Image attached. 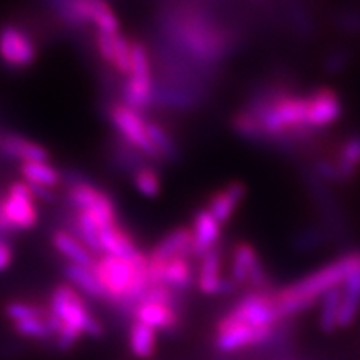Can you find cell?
<instances>
[{
	"label": "cell",
	"mask_w": 360,
	"mask_h": 360,
	"mask_svg": "<svg viewBox=\"0 0 360 360\" xmlns=\"http://www.w3.org/2000/svg\"><path fill=\"white\" fill-rule=\"evenodd\" d=\"M20 175L22 180L32 188H44V191L53 192V188H57L62 182L60 170L49 164V160L20 164Z\"/></svg>",
	"instance_id": "obj_24"
},
{
	"label": "cell",
	"mask_w": 360,
	"mask_h": 360,
	"mask_svg": "<svg viewBox=\"0 0 360 360\" xmlns=\"http://www.w3.org/2000/svg\"><path fill=\"white\" fill-rule=\"evenodd\" d=\"M52 245L67 260V264L92 267L97 259L74 232L65 231V229H58L53 232Z\"/></svg>",
	"instance_id": "obj_23"
},
{
	"label": "cell",
	"mask_w": 360,
	"mask_h": 360,
	"mask_svg": "<svg viewBox=\"0 0 360 360\" xmlns=\"http://www.w3.org/2000/svg\"><path fill=\"white\" fill-rule=\"evenodd\" d=\"M224 257L222 244H219L197 259L195 283L204 295H227L238 290L231 277L224 274Z\"/></svg>",
	"instance_id": "obj_12"
},
{
	"label": "cell",
	"mask_w": 360,
	"mask_h": 360,
	"mask_svg": "<svg viewBox=\"0 0 360 360\" xmlns=\"http://www.w3.org/2000/svg\"><path fill=\"white\" fill-rule=\"evenodd\" d=\"M129 349L135 359L148 360L157 350V330L146 323L134 321L129 330Z\"/></svg>",
	"instance_id": "obj_27"
},
{
	"label": "cell",
	"mask_w": 360,
	"mask_h": 360,
	"mask_svg": "<svg viewBox=\"0 0 360 360\" xmlns=\"http://www.w3.org/2000/svg\"><path fill=\"white\" fill-rule=\"evenodd\" d=\"M39 199L24 180H15L0 197V232H25L37 227Z\"/></svg>",
	"instance_id": "obj_4"
},
{
	"label": "cell",
	"mask_w": 360,
	"mask_h": 360,
	"mask_svg": "<svg viewBox=\"0 0 360 360\" xmlns=\"http://www.w3.org/2000/svg\"><path fill=\"white\" fill-rule=\"evenodd\" d=\"M231 281L237 289L247 287L250 292H269L270 282L257 249L250 242L240 240L231 250Z\"/></svg>",
	"instance_id": "obj_9"
},
{
	"label": "cell",
	"mask_w": 360,
	"mask_h": 360,
	"mask_svg": "<svg viewBox=\"0 0 360 360\" xmlns=\"http://www.w3.org/2000/svg\"><path fill=\"white\" fill-rule=\"evenodd\" d=\"M96 49L98 57L107 67H110L115 74L127 77L130 69V56H132V40L125 35H105L96 34Z\"/></svg>",
	"instance_id": "obj_15"
},
{
	"label": "cell",
	"mask_w": 360,
	"mask_h": 360,
	"mask_svg": "<svg viewBox=\"0 0 360 360\" xmlns=\"http://www.w3.org/2000/svg\"><path fill=\"white\" fill-rule=\"evenodd\" d=\"M347 65V52H334L326 58V70L330 74H337Z\"/></svg>",
	"instance_id": "obj_30"
},
{
	"label": "cell",
	"mask_w": 360,
	"mask_h": 360,
	"mask_svg": "<svg viewBox=\"0 0 360 360\" xmlns=\"http://www.w3.org/2000/svg\"><path fill=\"white\" fill-rule=\"evenodd\" d=\"M39 57V45L24 27L6 24L0 27V62L13 70L29 69Z\"/></svg>",
	"instance_id": "obj_10"
},
{
	"label": "cell",
	"mask_w": 360,
	"mask_h": 360,
	"mask_svg": "<svg viewBox=\"0 0 360 360\" xmlns=\"http://www.w3.org/2000/svg\"><path fill=\"white\" fill-rule=\"evenodd\" d=\"M13 262V249L7 240L0 238V272L7 270Z\"/></svg>",
	"instance_id": "obj_31"
},
{
	"label": "cell",
	"mask_w": 360,
	"mask_h": 360,
	"mask_svg": "<svg viewBox=\"0 0 360 360\" xmlns=\"http://www.w3.org/2000/svg\"><path fill=\"white\" fill-rule=\"evenodd\" d=\"M147 134L160 162H175L180 157L179 143L164 124L147 119Z\"/></svg>",
	"instance_id": "obj_26"
},
{
	"label": "cell",
	"mask_w": 360,
	"mask_h": 360,
	"mask_svg": "<svg viewBox=\"0 0 360 360\" xmlns=\"http://www.w3.org/2000/svg\"><path fill=\"white\" fill-rule=\"evenodd\" d=\"M107 114H109L110 124L114 125L120 141L141 152L152 164H160L159 155H157L155 148L148 139L146 114L130 109L122 102L112 103Z\"/></svg>",
	"instance_id": "obj_6"
},
{
	"label": "cell",
	"mask_w": 360,
	"mask_h": 360,
	"mask_svg": "<svg viewBox=\"0 0 360 360\" xmlns=\"http://www.w3.org/2000/svg\"><path fill=\"white\" fill-rule=\"evenodd\" d=\"M344 114V102L330 87H319L307 92V127L314 132L335 124Z\"/></svg>",
	"instance_id": "obj_14"
},
{
	"label": "cell",
	"mask_w": 360,
	"mask_h": 360,
	"mask_svg": "<svg viewBox=\"0 0 360 360\" xmlns=\"http://www.w3.org/2000/svg\"><path fill=\"white\" fill-rule=\"evenodd\" d=\"M0 152L7 159L20 162H45L51 159V154L42 143L22 137L19 134H6L0 137Z\"/></svg>",
	"instance_id": "obj_21"
},
{
	"label": "cell",
	"mask_w": 360,
	"mask_h": 360,
	"mask_svg": "<svg viewBox=\"0 0 360 360\" xmlns=\"http://www.w3.org/2000/svg\"><path fill=\"white\" fill-rule=\"evenodd\" d=\"M134 188L146 199H157L162 192V177L155 164H143L132 174Z\"/></svg>",
	"instance_id": "obj_29"
},
{
	"label": "cell",
	"mask_w": 360,
	"mask_h": 360,
	"mask_svg": "<svg viewBox=\"0 0 360 360\" xmlns=\"http://www.w3.org/2000/svg\"><path fill=\"white\" fill-rule=\"evenodd\" d=\"M177 257H192V232L191 227L186 225H180L165 233L147 254L148 264L155 265Z\"/></svg>",
	"instance_id": "obj_18"
},
{
	"label": "cell",
	"mask_w": 360,
	"mask_h": 360,
	"mask_svg": "<svg viewBox=\"0 0 360 360\" xmlns=\"http://www.w3.org/2000/svg\"><path fill=\"white\" fill-rule=\"evenodd\" d=\"M339 24L345 30H360V13H342Z\"/></svg>",
	"instance_id": "obj_32"
},
{
	"label": "cell",
	"mask_w": 360,
	"mask_h": 360,
	"mask_svg": "<svg viewBox=\"0 0 360 360\" xmlns=\"http://www.w3.org/2000/svg\"><path fill=\"white\" fill-rule=\"evenodd\" d=\"M49 312L53 332V344L60 350L74 347L84 335H103L102 322L90 310L87 299L70 283H57L49 297Z\"/></svg>",
	"instance_id": "obj_2"
},
{
	"label": "cell",
	"mask_w": 360,
	"mask_h": 360,
	"mask_svg": "<svg viewBox=\"0 0 360 360\" xmlns=\"http://www.w3.org/2000/svg\"><path fill=\"white\" fill-rule=\"evenodd\" d=\"M67 20L75 25H90L96 34H120V20L107 0H67Z\"/></svg>",
	"instance_id": "obj_11"
},
{
	"label": "cell",
	"mask_w": 360,
	"mask_h": 360,
	"mask_svg": "<svg viewBox=\"0 0 360 360\" xmlns=\"http://www.w3.org/2000/svg\"><path fill=\"white\" fill-rule=\"evenodd\" d=\"M222 227L224 225L205 207H202L193 214L191 224L193 260L202 257L205 252L212 250L222 242Z\"/></svg>",
	"instance_id": "obj_16"
},
{
	"label": "cell",
	"mask_w": 360,
	"mask_h": 360,
	"mask_svg": "<svg viewBox=\"0 0 360 360\" xmlns=\"http://www.w3.org/2000/svg\"><path fill=\"white\" fill-rule=\"evenodd\" d=\"M4 314L17 335L37 342L53 340L51 312L47 305L30 300H11L4 307Z\"/></svg>",
	"instance_id": "obj_7"
},
{
	"label": "cell",
	"mask_w": 360,
	"mask_h": 360,
	"mask_svg": "<svg viewBox=\"0 0 360 360\" xmlns=\"http://www.w3.org/2000/svg\"><path fill=\"white\" fill-rule=\"evenodd\" d=\"M98 247H101V255H115L125 259L134 257L141 252L132 233L120 224V220L107 225L98 232Z\"/></svg>",
	"instance_id": "obj_20"
},
{
	"label": "cell",
	"mask_w": 360,
	"mask_h": 360,
	"mask_svg": "<svg viewBox=\"0 0 360 360\" xmlns=\"http://www.w3.org/2000/svg\"><path fill=\"white\" fill-rule=\"evenodd\" d=\"M360 312V262L350 270L340 285L339 328H347L357 321Z\"/></svg>",
	"instance_id": "obj_22"
},
{
	"label": "cell",
	"mask_w": 360,
	"mask_h": 360,
	"mask_svg": "<svg viewBox=\"0 0 360 360\" xmlns=\"http://www.w3.org/2000/svg\"><path fill=\"white\" fill-rule=\"evenodd\" d=\"M67 199L74 207L75 212H80L92 220L102 231L107 225L119 222V214H117L115 202L103 188L96 187L94 184L79 180L67 188Z\"/></svg>",
	"instance_id": "obj_5"
},
{
	"label": "cell",
	"mask_w": 360,
	"mask_h": 360,
	"mask_svg": "<svg viewBox=\"0 0 360 360\" xmlns=\"http://www.w3.org/2000/svg\"><path fill=\"white\" fill-rule=\"evenodd\" d=\"M247 187L244 182L232 180V182L225 184L214 191L207 199L205 209L219 220L220 224L225 225L233 219L237 210L240 209L242 202L245 200Z\"/></svg>",
	"instance_id": "obj_17"
},
{
	"label": "cell",
	"mask_w": 360,
	"mask_h": 360,
	"mask_svg": "<svg viewBox=\"0 0 360 360\" xmlns=\"http://www.w3.org/2000/svg\"><path fill=\"white\" fill-rule=\"evenodd\" d=\"M220 321L244 323L255 328H274L281 322L274 304V292H249L242 295Z\"/></svg>",
	"instance_id": "obj_8"
},
{
	"label": "cell",
	"mask_w": 360,
	"mask_h": 360,
	"mask_svg": "<svg viewBox=\"0 0 360 360\" xmlns=\"http://www.w3.org/2000/svg\"><path fill=\"white\" fill-rule=\"evenodd\" d=\"M340 287L328 290L319 302V328L323 334H332L339 328Z\"/></svg>",
	"instance_id": "obj_28"
},
{
	"label": "cell",
	"mask_w": 360,
	"mask_h": 360,
	"mask_svg": "<svg viewBox=\"0 0 360 360\" xmlns=\"http://www.w3.org/2000/svg\"><path fill=\"white\" fill-rule=\"evenodd\" d=\"M330 157L339 184H347L360 174V132L350 134Z\"/></svg>",
	"instance_id": "obj_19"
},
{
	"label": "cell",
	"mask_w": 360,
	"mask_h": 360,
	"mask_svg": "<svg viewBox=\"0 0 360 360\" xmlns=\"http://www.w3.org/2000/svg\"><path fill=\"white\" fill-rule=\"evenodd\" d=\"M359 262L360 250L347 252L342 257L322 265L321 269L307 274L297 282L274 292V304H276L281 321L295 317L319 305L322 295L335 287H340L350 270Z\"/></svg>",
	"instance_id": "obj_1"
},
{
	"label": "cell",
	"mask_w": 360,
	"mask_h": 360,
	"mask_svg": "<svg viewBox=\"0 0 360 360\" xmlns=\"http://www.w3.org/2000/svg\"><path fill=\"white\" fill-rule=\"evenodd\" d=\"M105 300L134 307L148 287L147 254L139 252L134 257L98 255L92 265Z\"/></svg>",
	"instance_id": "obj_3"
},
{
	"label": "cell",
	"mask_w": 360,
	"mask_h": 360,
	"mask_svg": "<svg viewBox=\"0 0 360 360\" xmlns=\"http://www.w3.org/2000/svg\"><path fill=\"white\" fill-rule=\"evenodd\" d=\"M64 274L67 278V283H70L75 290H79L85 299L94 300H105V294H103L102 287L98 285L96 274H94L92 267H84V265H74L65 264Z\"/></svg>",
	"instance_id": "obj_25"
},
{
	"label": "cell",
	"mask_w": 360,
	"mask_h": 360,
	"mask_svg": "<svg viewBox=\"0 0 360 360\" xmlns=\"http://www.w3.org/2000/svg\"><path fill=\"white\" fill-rule=\"evenodd\" d=\"M274 328H255L244 323L219 321L215 327V347L224 354L238 352L267 342Z\"/></svg>",
	"instance_id": "obj_13"
}]
</instances>
